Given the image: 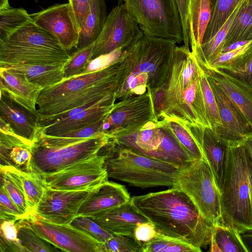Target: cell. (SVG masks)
Masks as SVG:
<instances>
[{
    "label": "cell",
    "mask_w": 252,
    "mask_h": 252,
    "mask_svg": "<svg viewBox=\"0 0 252 252\" xmlns=\"http://www.w3.org/2000/svg\"><path fill=\"white\" fill-rule=\"evenodd\" d=\"M128 13L144 35L183 41V29L175 0H125Z\"/></svg>",
    "instance_id": "obj_10"
},
{
    "label": "cell",
    "mask_w": 252,
    "mask_h": 252,
    "mask_svg": "<svg viewBox=\"0 0 252 252\" xmlns=\"http://www.w3.org/2000/svg\"><path fill=\"white\" fill-rule=\"evenodd\" d=\"M131 45L116 49L110 53L101 55L91 60L82 73L97 71L118 62L124 57Z\"/></svg>",
    "instance_id": "obj_44"
},
{
    "label": "cell",
    "mask_w": 252,
    "mask_h": 252,
    "mask_svg": "<svg viewBox=\"0 0 252 252\" xmlns=\"http://www.w3.org/2000/svg\"><path fill=\"white\" fill-rule=\"evenodd\" d=\"M123 58L104 69L81 73L43 89L36 102L39 126L87 103L116 95Z\"/></svg>",
    "instance_id": "obj_4"
},
{
    "label": "cell",
    "mask_w": 252,
    "mask_h": 252,
    "mask_svg": "<svg viewBox=\"0 0 252 252\" xmlns=\"http://www.w3.org/2000/svg\"><path fill=\"white\" fill-rule=\"evenodd\" d=\"M252 41V39L247 40H240L234 42L228 45V46L223 48L221 50L220 53H225L239 48L243 46H245V45L250 43Z\"/></svg>",
    "instance_id": "obj_52"
},
{
    "label": "cell",
    "mask_w": 252,
    "mask_h": 252,
    "mask_svg": "<svg viewBox=\"0 0 252 252\" xmlns=\"http://www.w3.org/2000/svg\"><path fill=\"white\" fill-rule=\"evenodd\" d=\"M143 252H200V248L157 232L151 241L143 243Z\"/></svg>",
    "instance_id": "obj_36"
},
{
    "label": "cell",
    "mask_w": 252,
    "mask_h": 252,
    "mask_svg": "<svg viewBox=\"0 0 252 252\" xmlns=\"http://www.w3.org/2000/svg\"><path fill=\"white\" fill-rule=\"evenodd\" d=\"M114 94L74 109L39 130L50 136H58L81 128L104 118L115 103Z\"/></svg>",
    "instance_id": "obj_17"
},
{
    "label": "cell",
    "mask_w": 252,
    "mask_h": 252,
    "mask_svg": "<svg viewBox=\"0 0 252 252\" xmlns=\"http://www.w3.org/2000/svg\"><path fill=\"white\" fill-rule=\"evenodd\" d=\"M8 0H0V10H3L10 7Z\"/></svg>",
    "instance_id": "obj_54"
},
{
    "label": "cell",
    "mask_w": 252,
    "mask_h": 252,
    "mask_svg": "<svg viewBox=\"0 0 252 252\" xmlns=\"http://www.w3.org/2000/svg\"><path fill=\"white\" fill-rule=\"evenodd\" d=\"M203 68L252 127V89L222 70Z\"/></svg>",
    "instance_id": "obj_24"
},
{
    "label": "cell",
    "mask_w": 252,
    "mask_h": 252,
    "mask_svg": "<svg viewBox=\"0 0 252 252\" xmlns=\"http://www.w3.org/2000/svg\"><path fill=\"white\" fill-rule=\"evenodd\" d=\"M104 162V155L100 151L93 158L40 177L47 188L64 190H91L108 181Z\"/></svg>",
    "instance_id": "obj_12"
},
{
    "label": "cell",
    "mask_w": 252,
    "mask_h": 252,
    "mask_svg": "<svg viewBox=\"0 0 252 252\" xmlns=\"http://www.w3.org/2000/svg\"><path fill=\"white\" fill-rule=\"evenodd\" d=\"M131 197L126 187L107 181L92 189L81 204L77 216H90L128 202Z\"/></svg>",
    "instance_id": "obj_22"
},
{
    "label": "cell",
    "mask_w": 252,
    "mask_h": 252,
    "mask_svg": "<svg viewBox=\"0 0 252 252\" xmlns=\"http://www.w3.org/2000/svg\"><path fill=\"white\" fill-rule=\"evenodd\" d=\"M244 143L247 146L252 157V135L247 138Z\"/></svg>",
    "instance_id": "obj_53"
},
{
    "label": "cell",
    "mask_w": 252,
    "mask_h": 252,
    "mask_svg": "<svg viewBox=\"0 0 252 252\" xmlns=\"http://www.w3.org/2000/svg\"><path fill=\"white\" fill-rule=\"evenodd\" d=\"M66 63L62 64L16 63L4 64L0 67L24 75L30 82L44 89L64 79L63 69Z\"/></svg>",
    "instance_id": "obj_26"
},
{
    "label": "cell",
    "mask_w": 252,
    "mask_h": 252,
    "mask_svg": "<svg viewBox=\"0 0 252 252\" xmlns=\"http://www.w3.org/2000/svg\"><path fill=\"white\" fill-rule=\"evenodd\" d=\"M91 0H68L81 30L88 13Z\"/></svg>",
    "instance_id": "obj_48"
},
{
    "label": "cell",
    "mask_w": 252,
    "mask_h": 252,
    "mask_svg": "<svg viewBox=\"0 0 252 252\" xmlns=\"http://www.w3.org/2000/svg\"><path fill=\"white\" fill-rule=\"evenodd\" d=\"M15 220H0V238L9 242H20Z\"/></svg>",
    "instance_id": "obj_49"
},
{
    "label": "cell",
    "mask_w": 252,
    "mask_h": 252,
    "mask_svg": "<svg viewBox=\"0 0 252 252\" xmlns=\"http://www.w3.org/2000/svg\"><path fill=\"white\" fill-rule=\"evenodd\" d=\"M144 35L124 4H119L107 16L100 33L94 42L91 60L131 45Z\"/></svg>",
    "instance_id": "obj_13"
},
{
    "label": "cell",
    "mask_w": 252,
    "mask_h": 252,
    "mask_svg": "<svg viewBox=\"0 0 252 252\" xmlns=\"http://www.w3.org/2000/svg\"><path fill=\"white\" fill-rule=\"evenodd\" d=\"M0 119L8 124L14 132L33 144L39 130V116L20 104L0 91Z\"/></svg>",
    "instance_id": "obj_20"
},
{
    "label": "cell",
    "mask_w": 252,
    "mask_h": 252,
    "mask_svg": "<svg viewBox=\"0 0 252 252\" xmlns=\"http://www.w3.org/2000/svg\"><path fill=\"white\" fill-rule=\"evenodd\" d=\"M223 71L252 89V56L242 67L235 69Z\"/></svg>",
    "instance_id": "obj_46"
},
{
    "label": "cell",
    "mask_w": 252,
    "mask_h": 252,
    "mask_svg": "<svg viewBox=\"0 0 252 252\" xmlns=\"http://www.w3.org/2000/svg\"><path fill=\"white\" fill-rule=\"evenodd\" d=\"M158 123L173 137L193 161L204 158L186 123L168 117L159 118Z\"/></svg>",
    "instance_id": "obj_28"
},
{
    "label": "cell",
    "mask_w": 252,
    "mask_h": 252,
    "mask_svg": "<svg viewBox=\"0 0 252 252\" xmlns=\"http://www.w3.org/2000/svg\"><path fill=\"white\" fill-rule=\"evenodd\" d=\"M70 224L103 244L113 235L89 217L77 216Z\"/></svg>",
    "instance_id": "obj_43"
},
{
    "label": "cell",
    "mask_w": 252,
    "mask_h": 252,
    "mask_svg": "<svg viewBox=\"0 0 252 252\" xmlns=\"http://www.w3.org/2000/svg\"><path fill=\"white\" fill-rule=\"evenodd\" d=\"M157 233L154 225L150 221L138 223L134 230V237L144 243L153 239Z\"/></svg>",
    "instance_id": "obj_47"
},
{
    "label": "cell",
    "mask_w": 252,
    "mask_h": 252,
    "mask_svg": "<svg viewBox=\"0 0 252 252\" xmlns=\"http://www.w3.org/2000/svg\"><path fill=\"white\" fill-rule=\"evenodd\" d=\"M203 69L189 47L176 46L168 79L159 91L161 98L154 101L158 119L168 117L212 127L200 82Z\"/></svg>",
    "instance_id": "obj_2"
},
{
    "label": "cell",
    "mask_w": 252,
    "mask_h": 252,
    "mask_svg": "<svg viewBox=\"0 0 252 252\" xmlns=\"http://www.w3.org/2000/svg\"><path fill=\"white\" fill-rule=\"evenodd\" d=\"M220 190L225 225L252 231V157L244 143L227 145Z\"/></svg>",
    "instance_id": "obj_5"
},
{
    "label": "cell",
    "mask_w": 252,
    "mask_h": 252,
    "mask_svg": "<svg viewBox=\"0 0 252 252\" xmlns=\"http://www.w3.org/2000/svg\"><path fill=\"white\" fill-rule=\"evenodd\" d=\"M186 125L210 166L220 189L225 164L227 144L211 127Z\"/></svg>",
    "instance_id": "obj_19"
},
{
    "label": "cell",
    "mask_w": 252,
    "mask_h": 252,
    "mask_svg": "<svg viewBox=\"0 0 252 252\" xmlns=\"http://www.w3.org/2000/svg\"><path fill=\"white\" fill-rule=\"evenodd\" d=\"M18 238L29 252H57L60 249L39 236L23 220L16 221Z\"/></svg>",
    "instance_id": "obj_37"
},
{
    "label": "cell",
    "mask_w": 252,
    "mask_h": 252,
    "mask_svg": "<svg viewBox=\"0 0 252 252\" xmlns=\"http://www.w3.org/2000/svg\"><path fill=\"white\" fill-rule=\"evenodd\" d=\"M245 0L237 6L217 33L208 41L202 43L194 54L200 64H207L220 53L230 26Z\"/></svg>",
    "instance_id": "obj_32"
},
{
    "label": "cell",
    "mask_w": 252,
    "mask_h": 252,
    "mask_svg": "<svg viewBox=\"0 0 252 252\" xmlns=\"http://www.w3.org/2000/svg\"><path fill=\"white\" fill-rule=\"evenodd\" d=\"M131 202L158 233L200 248L210 243L213 226L178 187L134 196Z\"/></svg>",
    "instance_id": "obj_1"
},
{
    "label": "cell",
    "mask_w": 252,
    "mask_h": 252,
    "mask_svg": "<svg viewBox=\"0 0 252 252\" xmlns=\"http://www.w3.org/2000/svg\"><path fill=\"white\" fill-rule=\"evenodd\" d=\"M104 133L63 145L34 141L29 172L39 176L52 174L98 155L110 141Z\"/></svg>",
    "instance_id": "obj_9"
},
{
    "label": "cell",
    "mask_w": 252,
    "mask_h": 252,
    "mask_svg": "<svg viewBox=\"0 0 252 252\" xmlns=\"http://www.w3.org/2000/svg\"><path fill=\"white\" fill-rule=\"evenodd\" d=\"M0 146L1 165L13 166L19 169L29 172L32 154V146L18 145L13 146Z\"/></svg>",
    "instance_id": "obj_38"
},
{
    "label": "cell",
    "mask_w": 252,
    "mask_h": 252,
    "mask_svg": "<svg viewBox=\"0 0 252 252\" xmlns=\"http://www.w3.org/2000/svg\"><path fill=\"white\" fill-rule=\"evenodd\" d=\"M176 187L189 197L201 217L210 225H225L220 190L205 158L194 161L182 170Z\"/></svg>",
    "instance_id": "obj_8"
},
{
    "label": "cell",
    "mask_w": 252,
    "mask_h": 252,
    "mask_svg": "<svg viewBox=\"0 0 252 252\" xmlns=\"http://www.w3.org/2000/svg\"><path fill=\"white\" fill-rule=\"evenodd\" d=\"M108 178L141 189L178 185L182 170L110 140L101 150Z\"/></svg>",
    "instance_id": "obj_6"
},
{
    "label": "cell",
    "mask_w": 252,
    "mask_h": 252,
    "mask_svg": "<svg viewBox=\"0 0 252 252\" xmlns=\"http://www.w3.org/2000/svg\"><path fill=\"white\" fill-rule=\"evenodd\" d=\"M32 22L31 15L23 8L0 10V43L6 41L24 26Z\"/></svg>",
    "instance_id": "obj_34"
},
{
    "label": "cell",
    "mask_w": 252,
    "mask_h": 252,
    "mask_svg": "<svg viewBox=\"0 0 252 252\" xmlns=\"http://www.w3.org/2000/svg\"><path fill=\"white\" fill-rule=\"evenodd\" d=\"M0 220L15 221L24 219L18 207L1 186L0 189Z\"/></svg>",
    "instance_id": "obj_45"
},
{
    "label": "cell",
    "mask_w": 252,
    "mask_h": 252,
    "mask_svg": "<svg viewBox=\"0 0 252 252\" xmlns=\"http://www.w3.org/2000/svg\"><path fill=\"white\" fill-rule=\"evenodd\" d=\"M0 252H25L29 251L20 242H9L0 238Z\"/></svg>",
    "instance_id": "obj_51"
},
{
    "label": "cell",
    "mask_w": 252,
    "mask_h": 252,
    "mask_svg": "<svg viewBox=\"0 0 252 252\" xmlns=\"http://www.w3.org/2000/svg\"><path fill=\"white\" fill-rule=\"evenodd\" d=\"M203 67V66H202ZM200 82L208 118L211 127L216 129L222 126L217 100L203 67Z\"/></svg>",
    "instance_id": "obj_40"
},
{
    "label": "cell",
    "mask_w": 252,
    "mask_h": 252,
    "mask_svg": "<svg viewBox=\"0 0 252 252\" xmlns=\"http://www.w3.org/2000/svg\"><path fill=\"white\" fill-rule=\"evenodd\" d=\"M41 238L63 252H103V244L71 224L46 220L35 214L23 219Z\"/></svg>",
    "instance_id": "obj_14"
},
{
    "label": "cell",
    "mask_w": 252,
    "mask_h": 252,
    "mask_svg": "<svg viewBox=\"0 0 252 252\" xmlns=\"http://www.w3.org/2000/svg\"><path fill=\"white\" fill-rule=\"evenodd\" d=\"M71 54L51 33L33 22L0 43V65L8 64H62Z\"/></svg>",
    "instance_id": "obj_7"
},
{
    "label": "cell",
    "mask_w": 252,
    "mask_h": 252,
    "mask_svg": "<svg viewBox=\"0 0 252 252\" xmlns=\"http://www.w3.org/2000/svg\"><path fill=\"white\" fill-rule=\"evenodd\" d=\"M105 0H91L88 13L79 34L76 49L93 43L100 33L106 18Z\"/></svg>",
    "instance_id": "obj_27"
},
{
    "label": "cell",
    "mask_w": 252,
    "mask_h": 252,
    "mask_svg": "<svg viewBox=\"0 0 252 252\" xmlns=\"http://www.w3.org/2000/svg\"><path fill=\"white\" fill-rule=\"evenodd\" d=\"M125 0H119V4H122L125 2Z\"/></svg>",
    "instance_id": "obj_55"
},
{
    "label": "cell",
    "mask_w": 252,
    "mask_h": 252,
    "mask_svg": "<svg viewBox=\"0 0 252 252\" xmlns=\"http://www.w3.org/2000/svg\"><path fill=\"white\" fill-rule=\"evenodd\" d=\"M252 56V41L239 48L220 53L207 64L202 65L205 68L232 70L243 66Z\"/></svg>",
    "instance_id": "obj_33"
},
{
    "label": "cell",
    "mask_w": 252,
    "mask_h": 252,
    "mask_svg": "<svg viewBox=\"0 0 252 252\" xmlns=\"http://www.w3.org/2000/svg\"><path fill=\"white\" fill-rule=\"evenodd\" d=\"M30 15L35 24L51 33L66 50L77 48L80 30L69 3L55 4Z\"/></svg>",
    "instance_id": "obj_15"
},
{
    "label": "cell",
    "mask_w": 252,
    "mask_h": 252,
    "mask_svg": "<svg viewBox=\"0 0 252 252\" xmlns=\"http://www.w3.org/2000/svg\"><path fill=\"white\" fill-rule=\"evenodd\" d=\"M176 46L174 40L146 35L132 45L121 62L116 99L148 89L155 95L167 81Z\"/></svg>",
    "instance_id": "obj_3"
},
{
    "label": "cell",
    "mask_w": 252,
    "mask_h": 252,
    "mask_svg": "<svg viewBox=\"0 0 252 252\" xmlns=\"http://www.w3.org/2000/svg\"></svg>",
    "instance_id": "obj_56"
},
{
    "label": "cell",
    "mask_w": 252,
    "mask_h": 252,
    "mask_svg": "<svg viewBox=\"0 0 252 252\" xmlns=\"http://www.w3.org/2000/svg\"><path fill=\"white\" fill-rule=\"evenodd\" d=\"M15 168L21 179L27 201L32 214L47 188L42 179L36 174Z\"/></svg>",
    "instance_id": "obj_39"
},
{
    "label": "cell",
    "mask_w": 252,
    "mask_h": 252,
    "mask_svg": "<svg viewBox=\"0 0 252 252\" xmlns=\"http://www.w3.org/2000/svg\"><path fill=\"white\" fill-rule=\"evenodd\" d=\"M143 243L133 236L113 235L103 243V252H143Z\"/></svg>",
    "instance_id": "obj_42"
},
{
    "label": "cell",
    "mask_w": 252,
    "mask_h": 252,
    "mask_svg": "<svg viewBox=\"0 0 252 252\" xmlns=\"http://www.w3.org/2000/svg\"><path fill=\"white\" fill-rule=\"evenodd\" d=\"M94 42L77 50L71 54L63 69V80L82 73L91 61Z\"/></svg>",
    "instance_id": "obj_41"
},
{
    "label": "cell",
    "mask_w": 252,
    "mask_h": 252,
    "mask_svg": "<svg viewBox=\"0 0 252 252\" xmlns=\"http://www.w3.org/2000/svg\"><path fill=\"white\" fill-rule=\"evenodd\" d=\"M211 252H248L241 233L233 226H213L211 239Z\"/></svg>",
    "instance_id": "obj_30"
},
{
    "label": "cell",
    "mask_w": 252,
    "mask_h": 252,
    "mask_svg": "<svg viewBox=\"0 0 252 252\" xmlns=\"http://www.w3.org/2000/svg\"><path fill=\"white\" fill-rule=\"evenodd\" d=\"M0 90L29 110L37 112L36 102L43 88L23 74L0 67Z\"/></svg>",
    "instance_id": "obj_23"
},
{
    "label": "cell",
    "mask_w": 252,
    "mask_h": 252,
    "mask_svg": "<svg viewBox=\"0 0 252 252\" xmlns=\"http://www.w3.org/2000/svg\"><path fill=\"white\" fill-rule=\"evenodd\" d=\"M244 0H211V17L202 43L210 39L228 17Z\"/></svg>",
    "instance_id": "obj_35"
},
{
    "label": "cell",
    "mask_w": 252,
    "mask_h": 252,
    "mask_svg": "<svg viewBox=\"0 0 252 252\" xmlns=\"http://www.w3.org/2000/svg\"><path fill=\"white\" fill-rule=\"evenodd\" d=\"M0 186L21 212L24 219L32 214L21 178L13 166L0 165Z\"/></svg>",
    "instance_id": "obj_29"
},
{
    "label": "cell",
    "mask_w": 252,
    "mask_h": 252,
    "mask_svg": "<svg viewBox=\"0 0 252 252\" xmlns=\"http://www.w3.org/2000/svg\"><path fill=\"white\" fill-rule=\"evenodd\" d=\"M207 75L217 100L222 123L221 127L214 130L228 145L244 143L252 135V127L216 82Z\"/></svg>",
    "instance_id": "obj_18"
},
{
    "label": "cell",
    "mask_w": 252,
    "mask_h": 252,
    "mask_svg": "<svg viewBox=\"0 0 252 252\" xmlns=\"http://www.w3.org/2000/svg\"><path fill=\"white\" fill-rule=\"evenodd\" d=\"M113 235L134 237L139 222L149 221L141 214L130 201L89 216Z\"/></svg>",
    "instance_id": "obj_21"
},
{
    "label": "cell",
    "mask_w": 252,
    "mask_h": 252,
    "mask_svg": "<svg viewBox=\"0 0 252 252\" xmlns=\"http://www.w3.org/2000/svg\"><path fill=\"white\" fill-rule=\"evenodd\" d=\"M175 1L179 9L181 19L184 45L189 47V41L188 22V0H175Z\"/></svg>",
    "instance_id": "obj_50"
},
{
    "label": "cell",
    "mask_w": 252,
    "mask_h": 252,
    "mask_svg": "<svg viewBox=\"0 0 252 252\" xmlns=\"http://www.w3.org/2000/svg\"><path fill=\"white\" fill-rule=\"evenodd\" d=\"M92 190H64L47 188L33 214L53 223L70 224Z\"/></svg>",
    "instance_id": "obj_16"
},
{
    "label": "cell",
    "mask_w": 252,
    "mask_h": 252,
    "mask_svg": "<svg viewBox=\"0 0 252 252\" xmlns=\"http://www.w3.org/2000/svg\"><path fill=\"white\" fill-rule=\"evenodd\" d=\"M211 17V0H188L189 44L193 54L199 49Z\"/></svg>",
    "instance_id": "obj_25"
},
{
    "label": "cell",
    "mask_w": 252,
    "mask_h": 252,
    "mask_svg": "<svg viewBox=\"0 0 252 252\" xmlns=\"http://www.w3.org/2000/svg\"><path fill=\"white\" fill-rule=\"evenodd\" d=\"M158 121L151 91L128 96L115 103L105 117L102 130L111 139L132 135L145 125Z\"/></svg>",
    "instance_id": "obj_11"
},
{
    "label": "cell",
    "mask_w": 252,
    "mask_h": 252,
    "mask_svg": "<svg viewBox=\"0 0 252 252\" xmlns=\"http://www.w3.org/2000/svg\"><path fill=\"white\" fill-rule=\"evenodd\" d=\"M251 39L252 0H245L230 26L222 48L237 41Z\"/></svg>",
    "instance_id": "obj_31"
}]
</instances>
